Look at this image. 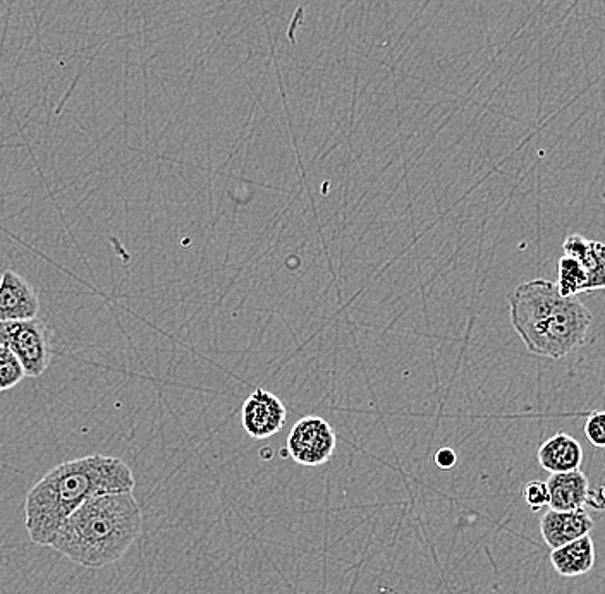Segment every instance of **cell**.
<instances>
[{
    "instance_id": "3957f363",
    "label": "cell",
    "mask_w": 605,
    "mask_h": 594,
    "mask_svg": "<svg viewBox=\"0 0 605 594\" xmlns=\"http://www.w3.org/2000/svg\"><path fill=\"white\" fill-rule=\"evenodd\" d=\"M511 323L528 352L561 360L585 344L592 313L578 295L564 298L556 282L535 279L514 289Z\"/></svg>"
},
{
    "instance_id": "6da1fadb",
    "label": "cell",
    "mask_w": 605,
    "mask_h": 594,
    "mask_svg": "<svg viewBox=\"0 0 605 594\" xmlns=\"http://www.w3.org/2000/svg\"><path fill=\"white\" fill-rule=\"evenodd\" d=\"M133 471L109 455L62 462L30 490L24 504L27 531L34 545L50 546L65 519L93 496L133 492Z\"/></svg>"
},
{
    "instance_id": "ba28073f",
    "label": "cell",
    "mask_w": 605,
    "mask_h": 594,
    "mask_svg": "<svg viewBox=\"0 0 605 594\" xmlns=\"http://www.w3.org/2000/svg\"><path fill=\"white\" fill-rule=\"evenodd\" d=\"M594 526V519L583 507L567 512L551 509L541 519L542 537L551 550L559 548V546L575 542L578 537L591 534Z\"/></svg>"
},
{
    "instance_id": "9a60e30c",
    "label": "cell",
    "mask_w": 605,
    "mask_h": 594,
    "mask_svg": "<svg viewBox=\"0 0 605 594\" xmlns=\"http://www.w3.org/2000/svg\"><path fill=\"white\" fill-rule=\"evenodd\" d=\"M585 435L597 449H605V411L588 414L585 421Z\"/></svg>"
},
{
    "instance_id": "4fadbf2b",
    "label": "cell",
    "mask_w": 605,
    "mask_h": 594,
    "mask_svg": "<svg viewBox=\"0 0 605 594\" xmlns=\"http://www.w3.org/2000/svg\"><path fill=\"white\" fill-rule=\"evenodd\" d=\"M556 285L564 298H573V295L586 292L588 276H586L582 263L575 260V258L567 256V254L561 256L559 263H557Z\"/></svg>"
},
{
    "instance_id": "9c48e42d",
    "label": "cell",
    "mask_w": 605,
    "mask_h": 594,
    "mask_svg": "<svg viewBox=\"0 0 605 594\" xmlns=\"http://www.w3.org/2000/svg\"><path fill=\"white\" fill-rule=\"evenodd\" d=\"M564 254L582 263L588 276L586 292L605 289V244L591 241L579 234L567 235L563 244Z\"/></svg>"
},
{
    "instance_id": "277c9868",
    "label": "cell",
    "mask_w": 605,
    "mask_h": 594,
    "mask_svg": "<svg viewBox=\"0 0 605 594\" xmlns=\"http://www.w3.org/2000/svg\"><path fill=\"white\" fill-rule=\"evenodd\" d=\"M0 344L18 358L28 379L46 375L52 361V342L43 320L0 323Z\"/></svg>"
},
{
    "instance_id": "7c38bea8",
    "label": "cell",
    "mask_w": 605,
    "mask_h": 594,
    "mask_svg": "<svg viewBox=\"0 0 605 594\" xmlns=\"http://www.w3.org/2000/svg\"><path fill=\"white\" fill-rule=\"evenodd\" d=\"M551 562L557 574L563 577H576L588 574L595 565V543L591 534L578 537L575 542L559 546L551 553Z\"/></svg>"
},
{
    "instance_id": "8fae6325",
    "label": "cell",
    "mask_w": 605,
    "mask_h": 594,
    "mask_svg": "<svg viewBox=\"0 0 605 594\" xmlns=\"http://www.w3.org/2000/svg\"><path fill=\"white\" fill-rule=\"evenodd\" d=\"M548 507L553 511H576L585 507L586 493L591 490L588 477L582 471L556 473L548 477Z\"/></svg>"
},
{
    "instance_id": "7a4b0ae2",
    "label": "cell",
    "mask_w": 605,
    "mask_h": 594,
    "mask_svg": "<svg viewBox=\"0 0 605 594\" xmlns=\"http://www.w3.org/2000/svg\"><path fill=\"white\" fill-rule=\"evenodd\" d=\"M141 521L133 492L93 496L65 519L50 546L83 567H107L140 536Z\"/></svg>"
},
{
    "instance_id": "2e32d148",
    "label": "cell",
    "mask_w": 605,
    "mask_h": 594,
    "mask_svg": "<svg viewBox=\"0 0 605 594\" xmlns=\"http://www.w3.org/2000/svg\"><path fill=\"white\" fill-rule=\"evenodd\" d=\"M523 499L533 512L541 511L548 505V489L545 481L533 480L523 489Z\"/></svg>"
},
{
    "instance_id": "5b68a950",
    "label": "cell",
    "mask_w": 605,
    "mask_h": 594,
    "mask_svg": "<svg viewBox=\"0 0 605 594\" xmlns=\"http://www.w3.org/2000/svg\"><path fill=\"white\" fill-rule=\"evenodd\" d=\"M335 445L334 430L320 416L301 417L288 436V452L300 466H324L334 455Z\"/></svg>"
},
{
    "instance_id": "5bb4252c",
    "label": "cell",
    "mask_w": 605,
    "mask_h": 594,
    "mask_svg": "<svg viewBox=\"0 0 605 594\" xmlns=\"http://www.w3.org/2000/svg\"><path fill=\"white\" fill-rule=\"evenodd\" d=\"M24 379L27 375L18 358L6 345L0 344V394L20 385Z\"/></svg>"
},
{
    "instance_id": "e0dca14e",
    "label": "cell",
    "mask_w": 605,
    "mask_h": 594,
    "mask_svg": "<svg viewBox=\"0 0 605 594\" xmlns=\"http://www.w3.org/2000/svg\"><path fill=\"white\" fill-rule=\"evenodd\" d=\"M456 452H454L451 447L441 449V451L435 454V464H437L441 470H453V467L456 466Z\"/></svg>"
},
{
    "instance_id": "8992f818",
    "label": "cell",
    "mask_w": 605,
    "mask_h": 594,
    "mask_svg": "<svg viewBox=\"0 0 605 594\" xmlns=\"http://www.w3.org/2000/svg\"><path fill=\"white\" fill-rule=\"evenodd\" d=\"M243 429L253 440L271 439L286 424L288 411L272 392L256 389L243 404Z\"/></svg>"
},
{
    "instance_id": "30bf717a",
    "label": "cell",
    "mask_w": 605,
    "mask_h": 594,
    "mask_svg": "<svg viewBox=\"0 0 605 594\" xmlns=\"http://www.w3.org/2000/svg\"><path fill=\"white\" fill-rule=\"evenodd\" d=\"M538 462L551 474L579 470L583 462L582 443L567 433H556L542 443L538 449Z\"/></svg>"
},
{
    "instance_id": "ac0fdd59",
    "label": "cell",
    "mask_w": 605,
    "mask_h": 594,
    "mask_svg": "<svg viewBox=\"0 0 605 594\" xmlns=\"http://www.w3.org/2000/svg\"><path fill=\"white\" fill-rule=\"evenodd\" d=\"M585 505L594 509V511H605V486L588 490V493H586Z\"/></svg>"
},
{
    "instance_id": "52a82bcc",
    "label": "cell",
    "mask_w": 605,
    "mask_h": 594,
    "mask_svg": "<svg viewBox=\"0 0 605 594\" xmlns=\"http://www.w3.org/2000/svg\"><path fill=\"white\" fill-rule=\"evenodd\" d=\"M40 300L20 273L6 270L0 279V323L39 319Z\"/></svg>"
}]
</instances>
